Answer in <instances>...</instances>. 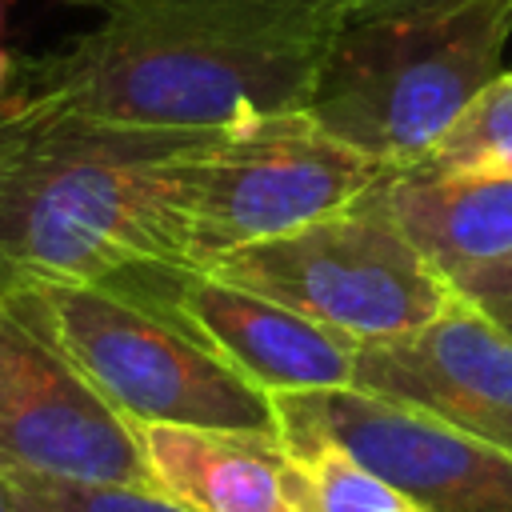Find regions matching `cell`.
Segmentation results:
<instances>
[{"instance_id": "cell-1", "label": "cell", "mask_w": 512, "mask_h": 512, "mask_svg": "<svg viewBox=\"0 0 512 512\" xmlns=\"http://www.w3.org/2000/svg\"><path fill=\"white\" fill-rule=\"evenodd\" d=\"M100 20L16 60L4 108L144 128H228L304 108L344 28L340 0H92Z\"/></svg>"}, {"instance_id": "cell-2", "label": "cell", "mask_w": 512, "mask_h": 512, "mask_svg": "<svg viewBox=\"0 0 512 512\" xmlns=\"http://www.w3.org/2000/svg\"><path fill=\"white\" fill-rule=\"evenodd\" d=\"M204 132L0 108V300L44 280L108 284L176 264V164Z\"/></svg>"}, {"instance_id": "cell-3", "label": "cell", "mask_w": 512, "mask_h": 512, "mask_svg": "<svg viewBox=\"0 0 512 512\" xmlns=\"http://www.w3.org/2000/svg\"><path fill=\"white\" fill-rule=\"evenodd\" d=\"M508 40L512 0L344 20L304 108L384 172H400L504 72Z\"/></svg>"}, {"instance_id": "cell-4", "label": "cell", "mask_w": 512, "mask_h": 512, "mask_svg": "<svg viewBox=\"0 0 512 512\" xmlns=\"http://www.w3.org/2000/svg\"><path fill=\"white\" fill-rule=\"evenodd\" d=\"M0 304L132 424L280 436L276 400L220 360L160 296L124 284L44 280Z\"/></svg>"}, {"instance_id": "cell-5", "label": "cell", "mask_w": 512, "mask_h": 512, "mask_svg": "<svg viewBox=\"0 0 512 512\" xmlns=\"http://www.w3.org/2000/svg\"><path fill=\"white\" fill-rule=\"evenodd\" d=\"M384 168L332 136L308 108L204 132L176 164L172 248L180 268L284 236L360 200Z\"/></svg>"}, {"instance_id": "cell-6", "label": "cell", "mask_w": 512, "mask_h": 512, "mask_svg": "<svg viewBox=\"0 0 512 512\" xmlns=\"http://www.w3.org/2000/svg\"><path fill=\"white\" fill-rule=\"evenodd\" d=\"M208 272L324 324L356 348L412 336L456 304V288L412 248L372 188L320 220L220 256Z\"/></svg>"}, {"instance_id": "cell-7", "label": "cell", "mask_w": 512, "mask_h": 512, "mask_svg": "<svg viewBox=\"0 0 512 512\" xmlns=\"http://www.w3.org/2000/svg\"><path fill=\"white\" fill-rule=\"evenodd\" d=\"M280 440L320 436L400 488L420 512H512V452L428 408L360 384L272 396Z\"/></svg>"}, {"instance_id": "cell-8", "label": "cell", "mask_w": 512, "mask_h": 512, "mask_svg": "<svg viewBox=\"0 0 512 512\" xmlns=\"http://www.w3.org/2000/svg\"><path fill=\"white\" fill-rule=\"evenodd\" d=\"M0 472L152 488L136 424L8 308L0 352Z\"/></svg>"}, {"instance_id": "cell-9", "label": "cell", "mask_w": 512, "mask_h": 512, "mask_svg": "<svg viewBox=\"0 0 512 512\" xmlns=\"http://www.w3.org/2000/svg\"><path fill=\"white\" fill-rule=\"evenodd\" d=\"M124 288H140L176 308V316L244 380L268 396L356 384V344L324 324L240 288L208 268L148 264L124 272Z\"/></svg>"}, {"instance_id": "cell-10", "label": "cell", "mask_w": 512, "mask_h": 512, "mask_svg": "<svg viewBox=\"0 0 512 512\" xmlns=\"http://www.w3.org/2000/svg\"><path fill=\"white\" fill-rule=\"evenodd\" d=\"M356 384L512 452V340L464 296L428 328L356 348Z\"/></svg>"}, {"instance_id": "cell-11", "label": "cell", "mask_w": 512, "mask_h": 512, "mask_svg": "<svg viewBox=\"0 0 512 512\" xmlns=\"http://www.w3.org/2000/svg\"><path fill=\"white\" fill-rule=\"evenodd\" d=\"M372 192L452 288L512 256V176L400 168L384 172Z\"/></svg>"}, {"instance_id": "cell-12", "label": "cell", "mask_w": 512, "mask_h": 512, "mask_svg": "<svg viewBox=\"0 0 512 512\" xmlns=\"http://www.w3.org/2000/svg\"><path fill=\"white\" fill-rule=\"evenodd\" d=\"M152 488L188 512H296L280 436L136 424Z\"/></svg>"}, {"instance_id": "cell-13", "label": "cell", "mask_w": 512, "mask_h": 512, "mask_svg": "<svg viewBox=\"0 0 512 512\" xmlns=\"http://www.w3.org/2000/svg\"><path fill=\"white\" fill-rule=\"evenodd\" d=\"M288 492L296 512H420L400 488L320 436H288Z\"/></svg>"}, {"instance_id": "cell-14", "label": "cell", "mask_w": 512, "mask_h": 512, "mask_svg": "<svg viewBox=\"0 0 512 512\" xmlns=\"http://www.w3.org/2000/svg\"><path fill=\"white\" fill-rule=\"evenodd\" d=\"M412 168L512 176V68H504Z\"/></svg>"}, {"instance_id": "cell-15", "label": "cell", "mask_w": 512, "mask_h": 512, "mask_svg": "<svg viewBox=\"0 0 512 512\" xmlns=\"http://www.w3.org/2000/svg\"><path fill=\"white\" fill-rule=\"evenodd\" d=\"M24 512H188L156 488L136 484H76L52 476L8 472Z\"/></svg>"}, {"instance_id": "cell-16", "label": "cell", "mask_w": 512, "mask_h": 512, "mask_svg": "<svg viewBox=\"0 0 512 512\" xmlns=\"http://www.w3.org/2000/svg\"><path fill=\"white\" fill-rule=\"evenodd\" d=\"M456 296L464 300H492V296H512V256L492 264V268H480L472 272L468 280L456 284Z\"/></svg>"}, {"instance_id": "cell-17", "label": "cell", "mask_w": 512, "mask_h": 512, "mask_svg": "<svg viewBox=\"0 0 512 512\" xmlns=\"http://www.w3.org/2000/svg\"><path fill=\"white\" fill-rule=\"evenodd\" d=\"M340 4H344V20H360V16H384V12L452 8V4H468V0H340Z\"/></svg>"}, {"instance_id": "cell-18", "label": "cell", "mask_w": 512, "mask_h": 512, "mask_svg": "<svg viewBox=\"0 0 512 512\" xmlns=\"http://www.w3.org/2000/svg\"><path fill=\"white\" fill-rule=\"evenodd\" d=\"M508 340H512V296H492V300H472Z\"/></svg>"}, {"instance_id": "cell-19", "label": "cell", "mask_w": 512, "mask_h": 512, "mask_svg": "<svg viewBox=\"0 0 512 512\" xmlns=\"http://www.w3.org/2000/svg\"><path fill=\"white\" fill-rule=\"evenodd\" d=\"M12 72H16V56L0 44V108H4V100H8V88H12Z\"/></svg>"}, {"instance_id": "cell-20", "label": "cell", "mask_w": 512, "mask_h": 512, "mask_svg": "<svg viewBox=\"0 0 512 512\" xmlns=\"http://www.w3.org/2000/svg\"><path fill=\"white\" fill-rule=\"evenodd\" d=\"M0 512H24V504H20V496H16L12 480H8V472H0Z\"/></svg>"}, {"instance_id": "cell-21", "label": "cell", "mask_w": 512, "mask_h": 512, "mask_svg": "<svg viewBox=\"0 0 512 512\" xmlns=\"http://www.w3.org/2000/svg\"><path fill=\"white\" fill-rule=\"evenodd\" d=\"M0 352H4V304H0Z\"/></svg>"}, {"instance_id": "cell-22", "label": "cell", "mask_w": 512, "mask_h": 512, "mask_svg": "<svg viewBox=\"0 0 512 512\" xmlns=\"http://www.w3.org/2000/svg\"><path fill=\"white\" fill-rule=\"evenodd\" d=\"M0 24H4V0H0Z\"/></svg>"}]
</instances>
